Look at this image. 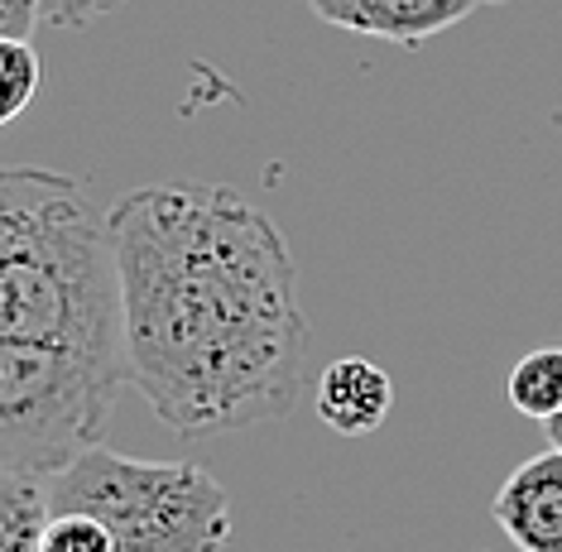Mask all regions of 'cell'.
I'll return each mask as SVG.
<instances>
[{
    "instance_id": "cell-1",
    "label": "cell",
    "mask_w": 562,
    "mask_h": 552,
    "mask_svg": "<svg viewBox=\"0 0 562 552\" xmlns=\"http://www.w3.org/2000/svg\"><path fill=\"white\" fill-rule=\"evenodd\" d=\"M125 380L178 438L284 418L308 317L289 240L255 202L207 183H149L111 207Z\"/></svg>"
},
{
    "instance_id": "cell-2",
    "label": "cell",
    "mask_w": 562,
    "mask_h": 552,
    "mask_svg": "<svg viewBox=\"0 0 562 552\" xmlns=\"http://www.w3.org/2000/svg\"><path fill=\"white\" fill-rule=\"evenodd\" d=\"M0 341L125 365L111 212L82 178L0 169Z\"/></svg>"
},
{
    "instance_id": "cell-3",
    "label": "cell",
    "mask_w": 562,
    "mask_h": 552,
    "mask_svg": "<svg viewBox=\"0 0 562 552\" xmlns=\"http://www.w3.org/2000/svg\"><path fill=\"white\" fill-rule=\"evenodd\" d=\"M54 515H87L116 552H222L232 538V495L198 461H135L87 447L44 481Z\"/></svg>"
},
{
    "instance_id": "cell-4",
    "label": "cell",
    "mask_w": 562,
    "mask_h": 552,
    "mask_svg": "<svg viewBox=\"0 0 562 552\" xmlns=\"http://www.w3.org/2000/svg\"><path fill=\"white\" fill-rule=\"evenodd\" d=\"M121 384V361L0 341V471L48 481L97 447Z\"/></svg>"
},
{
    "instance_id": "cell-5",
    "label": "cell",
    "mask_w": 562,
    "mask_h": 552,
    "mask_svg": "<svg viewBox=\"0 0 562 552\" xmlns=\"http://www.w3.org/2000/svg\"><path fill=\"white\" fill-rule=\"evenodd\" d=\"M495 523L515 552H562V452H539L495 491Z\"/></svg>"
},
{
    "instance_id": "cell-6",
    "label": "cell",
    "mask_w": 562,
    "mask_h": 552,
    "mask_svg": "<svg viewBox=\"0 0 562 552\" xmlns=\"http://www.w3.org/2000/svg\"><path fill=\"white\" fill-rule=\"evenodd\" d=\"M313 15L337 30L390 38V44H424V38L462 24L481 0H308Z\"/></svg>"
},
{
    "instance_id": "cell-7",
    "label": "cell",
    "mask_w": 562,
    "mask_h": 552,
    "mask_svg": "<svg viewBox=\"0 0 562 552\" xmlns=\"http://www.w3.org/2000/svg\"><path fill=\"white\" fill-rule=\"evenodd\" d=\"M394 408V384L366 356H341L317 375V418L341 438H366Z\"/></svg>"
},
{
    "instance_id": "cell-8",
    "label": "cell",
    "mask_w": 562,
    "mask_h": 552,
    "mask_svg": "<svg viewBox=\"0 0 562 552\" xmlns=\"http://www.w3.org/2000/svg\"><path fill=\"white\" fill-rule=\"evenodd\" d=\"M48 485L44 476L0 471V552H40L48 523Z\"/></svg>"
},
{
    "instance_id": "cell-9",
    "label": "cell",
    "mask_w": 562,
    "mask_h": 552,
    "mask_svg": "<svg viewBox=\"0 0 562 552\" xmlns=\"http://www.w3.org/2000/svg\"><path fill=\"white\" fill-rule=\"evenodd\" d=\"M509 404L524 418L539 423L562 414V346H543V351H529L524 361H515V370H509Z\"/></svg>"
},
{
    "instance_id": "cell-10",
    "label": "cell",
    "mask_w": 562,
    "mask_h": 552,
    "mask_svg": "<svg viewBox=\"0 0 562 552\" xmlns=\"http://www.w3.org/2000/svg\"><path fill=\"white\" fill-rule=\"evenodd\" d=\"M44 63L30 38H0V125L20 121L40 92Z\"/></svg>"
},
{
    "instance_id": "cell-11",
    "label": "cell",
    "mask_w": 562,
    "mask_h": 552,
    "mask_svg": "<svg viewBox=\"0 0 562 552\" xmlns=\"http://www.w3.org/2000/svg\"><path fill=\"white\" fill-rule=\"evenodd\" d=\"M40 552H116L111 533L87 515H48Z\"/></svg>"
},
{
    "instance_id": "cell-12",
    "label": "cell",
    "mask_w": 562,
    "mask_h": 552,
    "mask_svg": "<svg viewBox=\"0 0 562 552\" xmlns=\"http://www.w3.org/2000/svg\"><path fill=\"white\" fill-rule=\"evenodd\" d=\"M40 5V20L44 24H58V30H78V24L106 15V10H116L121 0H34Z\"/></svg>"
},
{
    "instance_id": "cell-13",
    "label": "cell",
    "mask_w": 562,
    "mask_h": 552,
    "mask_svg": "<svg viewBox=\"0 0 562 552\" xmlns=\"http://www.w3.org/2000/svg\"><path fill=\"white\" fill-rule=\"evenodd\" d=\"M34 24H44L34 0H0V38H30Z\"/></svg>"
},
{
    "instance_id": "cell-14",
    "label": "cell",
    "mask_w": 562,
    "mask_h": 552,
    "mask_svg": "<svg viewBox=\"0 0 562 552\" xmlns=\"http://www.w3.org/2000/svg\"><path fill=\"white\" fill-rule=\"evenodd\" d=\"M543 428H548V442H553V447H558V452H562V414H558V418H548V423H543Z\"/></svg>"
},
{
    "instance_id": "cell-15",
    "label": "cell",
    "mask_w": 562,
    "mask_h": 552,
    "mask_svg": "<svg viewBox=\"0 0 562 552\" xmlns=\"http://www.w3.org/2000/svg\"><path fill=\"white\" fill-rule=\"evenodd\" d=\"M485 5H501V0H485Z\"/></svg>"
}]
</instances>
